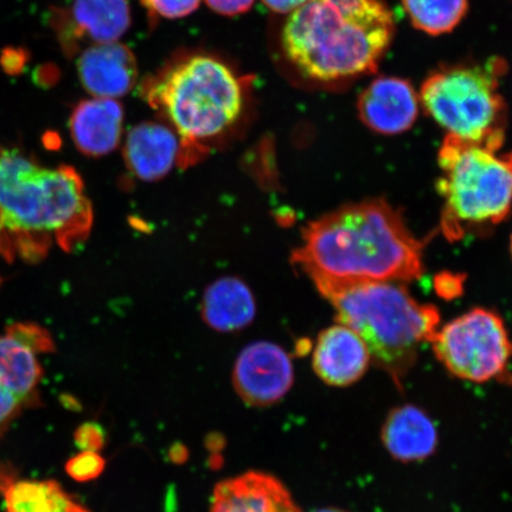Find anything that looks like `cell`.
<instances>
[{
	"label": "cell",
	"mask_w": 512,
	"mask_h": 512,
	"mask_svg": "<svg viewBox=\"0 0 512 512\" xmlns=\"http://www.w3.org/2000/svg\"><path fill=\"white\" fill-rule=\"evenodd\" d=\"M424 247L400 211L375 198L311 222L293 261L311 279L406 284L424 273Z\"/></svg>",
	"instance_id": "cell-1"
},
{
	"label": "cell",
	"mask_w": 512,
	"mask_h": 512,
	"mask_svg": "<svg viewBox=\"0 0 512 512\" xmlns=\"http://www.w3.org/2000/svg\"><path fill=\"white\" fill-rule=\"evenodd\" d=\"M92 226V203L72 166L43 168L21 152H0V254L6 260L35 264L53 243L72 252Z\"/></svg>",
	"instance_id": "cell-2"
},
{
	"label": "cell",
	"mask_w": 512,
	"mask_h": 512,
	"mask_svg": "<svg viewBox=\"0 0 512 512\" xmlns=\"http://www.w3.org/2000/svg\"><path fill=\"white\" fill-rule=\"evenodd\" d=\"M394 34L381 0H307L288 17L281 41L300 73L328 82L374 72Z\"/></svg>",
	"instance_id": "cell-3"
},
{
	"label": "cell",
	"mask_w": 512,
	"mask_h": 512,
	"mask_svg": "<svg viewBox=\"0 0 512 512\" xmlns=\"http://www.w3.org/2000/svg\"><path fill=\"white\" fill-rule=\"evenodd\" d=\"M336 311L338 323L366 343L371 362L398 386L418 360L420 345L432 341L440 313L418 302L405 284L392 281H342L312 278Z\"/></svg>",
	"instance_id": "cell-4"
},
{
	"label": "cell",
	"mask_w": 512,
	"mask_h": 512,
	"mask_svg": "<svg viewBox=\"0 0 512 512\" xmlns=\"http://www.w3.org/2000/svg\"><path fill=\"white\" fill-rule=\"evenodd\" d=\"M144 100L188 143L213 139L240 117L243 88L233 70L214 57L172 63L142 86Z\"/></svg>",
	"instance_id": "cell-5"
},
{
	"label": "cell",
	"mask_w": 512,
	"mask_h": 512,
	"mask_svg": "<svg viewBox=\"0 0 512 512\" xmlns=\"http://www.w3.org/2000/svg\"><path fill=\"white\" fill-rule=\"evenodd\" d=\"M446 134L438 153L444 200L441 229L447 239L463 238L471 228L496 226L512 210V151Z\"/></svg>",
	"instance_id": "cell-6"
},
{
	"label": "cell",
	"mask_w": 512,
	"mask_h": 512,
	"mask_svg": "<svg viewBox=\"0 0 512 512\" xmlns=\"http://www.w3.org/2000/svg\"><path fill=\"white\" fill-rule=\"evenodd\" d=\"M502 64L456 66L437 70L422 83L420 101L430 117L452 134L501 150L507 105L497 73Z\"/></svg>",
	"instance_id": "cell-7"
},
{
	"label": "cell",
	"mask_w": 512,
	"mask_h": 512,
	"mask_svg": "<svg viewBox=\"0 0 512 512\" xmlns=\"http://www.w3.org/2000/svg\"><path fill=\"white\" fill-rule=\"evenodd\" d=\"M431 344L438 361L460 380H507L512 341L495 311L476 307L464 313L439 328Z\"/></svg>",
	"instance_id": "cell-8"
},
{
	"label": "cell",
	"mask_w": 512,
	"mask_h": 512,
	"mask_svg": "<svg viewBox=\"0 0 512 512\" xmlns=\"http://www.w3.org/2000/svg\"><path fill=\"white\" fill-rule=\"evenodd\" d=\"M54 350L49 332L36 324L17 323L0 336V428L18 413L40 384L38 355Z\"/></svg>",
	"instance_id": "cell-9"
},
{
	"label": "cell",
	"mask_w": 512,
	"mask_h": 512,
	"mask_svg": "<svg viewBox=\"0 0 512 512\" xmlns=\"http://www.w3.org/2000/svg\"><path fill=\"white\" fill-rule=\"evenodd\" d=\"M64 51L73 56L86 44L117 42L131 25L128 0H74L54 19Z\"/></svg>",
	"instance_id": "cell-10"
},
{
	"label": "cell",
	"mask_w": 512,
	"mask_h": 512,
	"mask_svg": "<svg viewBox=\"0 0 512 512\" xmlns=\"http://www.w3.org/2000/svg\"><path fill=\"white\" fill-rule=\"evenodd\" d=\"M293 381L290 356L270 342L249 345L235 364L234 387L249 406L274 405L288 393Z\"/></svg>",
	"instance_id": "cell-11"
},
{
	"label": "cell",
	"mask_w": 512,
	"mask_h": 512,
	"mask_svg": "<svg viewBox=\"0 0 512 512\" xmlns=\"http://www.w3.org/2000/svg\"><path fill=\"white\" fill-rule=\"evenodd\" d=\"M420 99L411 82L382 76L358 99V114L371 131L386 136L407 132L419 115Z\"/></svg>",
	"instance_id": "cell-12"
},
{
	"label": "cell",
	"mask_w": 512,
	"mask_h": 512,
	"mask_svg": "<svg viewBox=\"0 0 512 512\" xmlns=\"http://www.w3.org/2000/svg\"><path fill=\"white\" fill-rule=\"evenodd\" d=\"M370 363L366 343L341 323L324 330L313 350V370L320 380L332 387H348L361 380Z\"/></svg>",
	"instance_id": "cell-13"
},
{
	"label": "cell",
	"mask_w": 512,
	"mask_h": 512,
	"mask_svg": "<svg viewBox=\"0 0 512 512\" xmlns=\"http://www.w3.org/2000/svg\"><path fill=\"white\" fill-rule=\"evenodd\" d=\"M78 73L83 87L95 98L117 99L136 85L138 64L124 44H98L82 51Z\"/></svg>",
	"instance_id": "cell-14"
},
{
	"label": "cell",
	"mask_w": 512,
	"mask_h": 512,
	"mask_svg": "<svg viewBox=\"0 0 512 512\" xmlns=\"http://www.w3.org/2000/svg\"><path fill=\"white\" fill-rule=\"evenodd\" d=\"M211 512H300L277 478L247 472L216 485Z\"/></svg>",
	"instance_id": "cell-15"
},
{
	"label": "cell",
	"mask_w": 512,
	"mask_h": 512,
	"mask_svg": "<svg viewBox=\"0 0 512 512\" xmlns=\"http://www.w3.org/2000/svg\"><path fill=\"white\" fill-rule=\"evenodd\" d=\"M124 110L115 99L80 102L70 117V134L83 155L101 157L117 149L123 134Z\"/></svg>",
	"instance_id": "cell-16"
},
{
	"label": "cell",
	"mask_w": 512,
	"mask_h": 512,
	"mask_svg": "<svg viewBox=\"0 0 512 512\" xmlns=\"http://www.w3.org/2000/svg\"><path fill=\"white\" fill-rule=\"evenodd\" d=\"M181 145L176 133L157 123L137 125L128 133L125 159L134 175L144 181L164 177L175 165Z\"/></svg>",
	"instance_id": "cell-17"
},
{
	"label": "cell",
	"mask_w": 512,
	"mask_h": 512,
	"mask_svg": "<svg viewBox=\"0 0 512 512\" xmlns=\"http://www.w3.org/2000/svg\"><path fill=\"white\" fill-rule=\"evenodd\" d=\"M381 437L390 456L403 463L419 462L432 456L438 445L437 428L430 416L411 405L389 413Z\"/></svg>",
	"instance_id": "cell-18"
},
{
	"label": "cell",
	"mask_w": 512,
	"mask_h": 512,
	"mask_svg": "<svg viewBox=\"0 0 512 512\" xmlns=\"http://www.w3.org/2000/svg\"><path fill=\"white\" fill-rule=\"evenodd\" d=\"M203 316L217 331L232 332L245 328L255 316L252 292L238 279L216 281L204 296Z\"/></svg>",
	"instance_id": "cell-19"
},
{
	"label": "cell",
	"mask_w": 512,
	"mask_h": 512,
	"mask_svg": "<svg viewBox=\"0 0 512 512\" xmlns=\"http://www.w3.org/2000/svg\"><path fill=\"white\" fill-rule=\"evenodd\" d=\"M6 512H89L51 480H6Z\"/></svg>",
	"instance_id": "cell-20"
},
{
	"label": "cell",
	"mask_w": 512,
	"mask_h": 512,
	"mask_svg": "<svg viewBox=\"0 0 512 512\" xmlns=\"http://www.w3.org/2000/svg\"><path fill=\"white\" fill-rule=\"evenodd\" d=\"M416 29L428 35L447 34L463 21L469 0H402Z\"/></svg>",
	"instance_id": "cell-21"
},
{
	"label": "cell",
	"mask_w": 512,
	"mask_h": 512,
	"mask_svg": "<svg viewBox=\"0 0 512 512\" xmlns=\"http://www.w3.org/2000/svg\"><path fill=\"white\" fill-rule=\"evenodd\" d=\"M201 0H142L151 18L177 19L194 12Z\"/></svg>",
	"instance_id": "cell-22"
},
{
	"label": "cell",
	"mask_w": 512,
	"mask_h": 512,
	"mask_svg": "<svg viewBox=\"0 0 512 512\" xmlns=\"http://www.w3.org/2000/svg\"><path fill=\"white\" fill-rule=\"evenodd\" d=\"M67 469L70 476L85 482V480L98 477L105 469V462L99 454L93 451H86L70 460Z\"/></svg>",
	"instance_id": "cell-23"
},
{
	"label": "cell",
	"mask_w": 512,
	"mask_h": 512,
	"mask_svg": "<svg viewBox=\"0 0 512 512\" xmlns=\"http://www.w3.org/2000/svg\"><path fill=\"white\" fill-rule=\"evenodd\" d=\"M464 277L462 275L445 272L435 277V291L440 297L453 299L463 293Z\"/></svg>",
	"instance_id": "cell-24"
},
{
	"label": "cell",
	"mask_w": 512,
	"mask_h": 512,
	"mask_svg": "<svg viewBox=\"0 0 512 512\" xmlns=\"http://www.w3.org/2000/svg\"><path fill=\"white\" fill-rule=\"evenodd\" d=\"M206 3L221 15L235 16L251 9L254 0H206Z\"/></svg>",
	"instance_id": "cell-25"
},
{
	"label": "cell",
	"mask_w": 512,
	"mask_h": 512,
	"mask_svg": "<svg viewBox=\"0 0 512 512\" xmlns=\"http://www.w3.org/2000/svg\"><path fill=\"white\" fill-rule=\"evenodd\" d=\"M79 443L86 448V451H93L104 443V437L98 427L86 426L78 434Z\"/></svg>",
	"instance_id": "cell-26"
},
{
	"label": "cell",
	"mask_w": 512,
	"mask_h": 512,
	"mask_svg": "<svg viewBox=\"0 0 512 512\" xmlns=\"http://www.w3.org/2000/svg\"><path fill=\"white\" fill-rule=\"evenodd\" d=\"M268 9L278 14H292L300 6L304 5L307 0H262Z\"/></svg>",
	"instance_id": "cell-27"
},
{
	"label": "cell",
	"mask_w": 512,
	"mask_h": 512,
	"mask_svg": "<svg viewBox=\"0 0 512 512\" xmlns=\"http://www.w3.org/2000/svg\"><path fill=\"white\" fill-rule=\"evenodd\" d=\"M315 512H344V511L338 510V509H334V508H328V509L317 510Z\"/></svg>",
	"instance_id": "cell-28"
},
{
	"label": "cell",
	"mask_w": 512,
	"mask_h": 512,
	"mask_svg": "<svg viewBox=\"0 0 512 512\" xmlns=\"http://www.w3.org/2000/svg\"><path fill=\"white\" fill-rule=\"evenodd\" d=\"M510 251H511V256H512V235H511V239H510Z\"/></svg>",
	"instance_id": "cell-29"
},
{
	"label": "cell",
	"mask_w": 512,
	"mask_h": 512,
	"mask_svg": "<svg viewBox=\"0 0 512 512\" xmlns=\"http://www.w3.org/2000/svg\"><path fill=\"white\" fill-rule=\"evenodd\" d=\"M0 283H2V280H0Z\"/></svg>",
	"instance_id": "cell-30"
}]
</instances>
